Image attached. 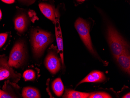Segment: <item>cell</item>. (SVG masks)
<instances>
[{
  "label": "cell",
  "mask_w": 130,
  "mask_h": 98,
  "mask_svg": "<svg viewBox=\"0 0 130 98\" xmlns=\"http://www.w3.org/2000/svg\"><path fill=\"white\" fill-rule=\"evenodd\" d=\"M89 98H111V96L105 92H98L96 93L90 94Z\"/></svg>",
  "instance_id": "15"
},
{
  "label": "cell",
  "mask_w": 130,
  "mask_h": 98,
  "mask_svg": "<svg viewBox=\"0 0 130 98\" xmlns=\"http://www.w3.org/2000/svg\"><path fill=\"white\" fill-rule=\"evenodd\" d=\"M52 87L56 95L60 96L62 95L64 91V86L60 78H57L54 80Z\"/></svg>",
  "instance_id": "14"
},
{
  "label": "cell",
  "mask_w": 130,
  "mask_h": 98,
  "mask_svg": "<svg viewBox=\"0 0 130 98\" xmlns=\"http://www.w3.org/2000/svg\"><path fill=\"white\" fill-rule=\"evenodd\" d=\"M8 37V34L3 33L0 34V48L5 44Z\"/></svg>",
  "instance_id": "17"
},
{
  "label": "cell",
  "mask_w": 130,
  "mask_h": 98,
  "mask_svg": "<svg viewBox=\"0 0 130 98\" xmlns=\"http://www.w3.org/2000/svg\"><path fill=\"white\" fill-rule=\"evenodd\" d=\"M45 66L51 73L55 74L60 70V61L58 57L53 52H50L46 57Z\"/></svg>",
  "instance_id": "8"
},
{
  "label": "cell",
  "mask_w": 130,
  "mask_h": 98,
  "mask_svg": "<svg viewBox=\"0 0 130 98\" xmlns=\"http://www.w3.org/2000/svg\"><path fill=\"white\" fill-rule=\"evenodd\" d=\"M74 26L81 39L87 49L92 54L96 55V53L93 47L90 34V25L89 24L86 20L79 18L75 22Z\"/></svg>",
  "instance_id": "3"
},
{
  "label": "cell",
  "mask_w": 130,
  "mask_h": 98,
  "mask_svg": "<svg viewBox=\"0 0 130 98\" xmlns=\"http://www.w3.org/2000/svg\"><path fill=\"white\" fill-rule=\"evenodd\" d=\"M54 24L55 25V35H56V41H57L58 48L60 55L62 63V65H63L64 60H63V41L61 27L60 24L59 17V15L57 11H56Z\"/></svg>",
  "instance_id": "7"
},
{
  "label": "cell",
  "mask_w": 130,
  "mask_h": 98,
  "mask_svg": "<svg viewBox=\"0 0 130 98\" xmlns=\"http://www.w3.org/2000/svg\"><path fill=\"white\" fill-rule=\"evenodd\" d=\"M123 98H130V93H127L126 95H125L123 97H122Z\"/></svg>",
  "instance_id": "20"
},
{
  "label": "cell",
  "mask_w": 130,
  "mask_h": 98,
  "mask_svg": "<svg viewBox=\"0 0 130 98\" xmlns=\"http://www.w3.org/2000/svg\"><path fill=\"white\" fill-rule=\"evenodd\" d=\"M17 77L6 57L0 56V81L7 79L14 80Z\"/></svg>",
  "instance_id": "5"
},
{
  "label": "cell",
  "mask_w": 130,
  "mask_h": 98,
  "mask_svg": "<svg viewBox=\"0 0 130 98\" xmlns=\"http://www.w3.org/2000/svg\"><path fill=\"white\" fill-rule=\"evenodd\" d=\"M41 12L47 19L54 23L56 11L53 6L48 3H41L39 4Z\"/></svg>",
  "instance_id": "10"
},
{
  "label": "cell",
  "mask_w": 130,
  "mask_h": 98,
  "mask_svg": "<svg viewBox=\"0 0 130 98\" xmlns=\"http://www.w3.org/2000/svg\"><path fill=\"white\" fill-rule=\"evenodd\" d=\"M2 13L1 11V9H0V20L2 19Z\"/></svg>",
  "instance_id": "21"
},
{
  "label": "cell",
  "mask_w": 130,
  "mask_h": 98,
  "mask_svg": "<svg viewBox=\"0 0 130 98\" xmlns=\"http://www.w3.org/2000/svg\"><path fill=\"white\" fill-rule=\"evenodd\" d=\"M25 58V44L22 41H18L13 46L9 55L8 64L10 66L19 68L22 65Z\"/></svg>",
  "instance_id": "4"
},
{
  "label": "cell",
  "mask_w": 130,
  "mask_h": 98,
  "mask_svg": "<svg viewBox=\"0 0 130 98\" xmlns=\"http://www.w3.org/2000/svg\"><path fill=\"white\" fill-rule=\"evenodd\" d=\"M106 79L104 74L98 71L92 72L86 76L79 83L78 85L84 82H94L103 81Z\"/></svg>",
  "instance_id": "11"
},
{
  "label": "cell",
  "mask_w": 130,
  "mask_h": 98,
  "mask_svg": "<svg viewBox=\"0 0 130 98\" xmlns=\"http://www.w3.org/2000/svg\"><path fill=\"white\" fill-rule=\"evenodd\" d=\"M106 32L110 49L116 58L123 50L128 49V44L115 28L109 23L106 25Z\"/></svg>",
  "instance_id": "2"
},
{
  "label": "cell",
  "mask_w": 130,
  "mask_h": 98,
  "mask_svg": "<svg viewBox=\"0 0 130 98\" xmlns=\"http://www.w3.org/2000/svg\"><path fill=\"white\" fill-rule=\"evenodd\" d=\"M18 13L14 20L15 30L20 33L25 32L29 23V19L27 13L23 9Z\"/></svg>",
  "instance_id": "6"
},
{
  "label": "cell",
  "mask_w": 130,
  "mask_h": 98,
  "mask_svg": "<svg viewBox=\"0 0 130 98\" xmlns=\"http://www.w3.org/2000/svg\"><path fill=\"white\" fill-rule=\"evenodd\" d=\"M30 40L35 57L41 56L46 47L53 41L50 33L39 29H33L30 34Z\"/></svg>",
  "instance_id": "1"
},
{
  "label": "cell",
  "mask_w": 130,
  "mask_h": 98,
  "mask_svg": "<svg viewBox=\"0 0 130 98\" xmlns=\"http://www.w3.org/2000/svg\"><path fill=\"white\" fill-rule=\"evenodd\" d=\"M2 2L7 4H12L14 3L15 0H1Z\"/></svg>",
  "instance_id": "19"
},
{
  "label": "cell",
  "mask_w": 130,
  "mask_h": 98,
  "mask_svg": "<svg viewBox=\"0 0 130 98\" xmlns=\"http://www.w3.org/2000/svg\"><path fill=\"white\" fill-rule=\"evenodd\" d=\"M2 91H3L1 90H0V95H1V93H2Z\"/></svg>",
  "instance_id": "23"
},
{
  "label": "cell",
  "mask_w": 130,
  "mask_h": 98,
  "mask_svg": "<svg viewBox=\"0 0 130 98\" xmlns=\"http://www.w3.org/2000/svg\"><path fill=\"white\" fill-rule=\"evenodd\" d=\"M76 1L78 2H82L85 1V0H76Z\"/></svg>",
  "instance_id": "22"
},
{
  "label": "cell",
  "mask_w": 130,
  "mask_h": 98,
  "mask_svg": "<svg viewBox=\"0 0 130 98\" xmlns=\"http://www.w3.org/2000/svg\"><path fill=\"white\" fill-rule=\"evenodd\" d=\"M23 77L26 80H32L35 78V72L32 70H27L23 73Z\"/></svg>",
  "instance_id": "16"
},
{
  "label": "cell",
  "mask_w": 130,
  "mask_h": 98,
  "mask_svg": "<svg viewBox=\"0 0 130 98\" xmlns=\"http://www.w3.org/2000/svg\"><path fill=\"white\" fill-rule=\"evenodd\" d=\"M116 59L118 64L122 70L129 74L130 72V56L128 49L123 50Z\"/></svg>",
  "instance_id": "9"
},
{
  "label": "cell",
  "mask_w": 130,
  "mask_h": 98,
  "mask_svg": "<svg viewBox=\"0 0 130 98\" xmlns=\"http://www.w3.org/2000/svg\"><path fill=\"white\" fill-rule=\"evenodd\" d=\"M20 4L27 6H30L35 3L36 0H17Z\"/></svg>",
  "instance_id": "18"
},
{
  "label": "cell",
  "mask_w": 130,
  "mask_h": 98,
  "mask_svg": "<svg viewBox=\"0 0 130 98\" xmlns=\"http://www.w3.org/2000/svg\"><path fill=\"white\" fill-rule=\"evenodd\" d=\"M90 93L75 91L73 90H66L63 98H87L89 96Z\"/></svg>",
  "instance_id": "13"
},
{
  "label": "cell",
  "mask_w": 130,
  "mask_h": 98,
  "mask_svg": "<svg viewBox=\"0 0 130 98\" xmlns=\"http://www.w3.org/2000/svg\"><path fill=\"white\" fill-rule=\"evenodd\" d=\"M22 95L23 98H39L41 97L39 92L37 89L29 87L23 88Z\"/></svg>",
  "instance_id": "12"
}]
</instances>
